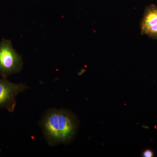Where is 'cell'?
I'll list each match as a JSON object with an SVG mask.
<instances>
[{
  "mask_svg": "<svg viewBox=\"0 0 157 157\" xmlns=\"http://www.w3.org/2000/svg\"><path fill=\"white\" fill-rule=\"evenodd\" d=\"M23 65L22 58L13 48L11 41L3 39L0 42V76L6 78L18 73Z\"/></svg>",
  "mask_w": 157,
  "mask_h": 157,
  "instance_id": "6da1fadb",
  "label": "cell"
},
{
  "mask_svg": "<svg viewBox=\"0 0 157 157\" xmlns=\"http://www.w3.org/2000/svg\"><path fill=\"white\" fill-rule=\"evenodd\" d=\"M43 135L49 145L61 143L58 119V109L51 108L43 115L40 123Z\"/></svg>",
  "mask_w": 157,
  "mask_h": 157,
  "instance_id": "7a4b0ae2",
  "label": "cell"
},
{
  "mask_svg": "<svg viewBox=\"0 0 157 157\" xmlns=\"http://www.w3.org/2000/svg\"><path fill=\"white\" fill-rule=\"evenodd\" d=\"M28 88L23 83L16 84L6 78H0V109L4 108L9 112H13L16 106V97Z\"/></svg>",
  "mask_w": 157,
  "mask_h": 157,
  "instance_id": "3957f363",
  "label": "cell"
},
{
  "mask_svg": "<svg viewBox=\"0 0 157 157\" xmlns=\"http://www.w3.org/2000/svg\"><path fill=\"white\" fill-rule=\"evenodd\" d=\"M58 119L61 143H70L77 134L78 119L72 111L64 109H58Z\"/></svg>",
  "mask_w": 157,
  "mask_h": 157,
  "instance_id": "277c9868",
  "label": "cell"
},
{
  "mask_svg": "<svg viewBox=\"0 0 157 157\" xmlns=\"http://www.w3.org/2000/svg\"><path fill=\"white\" fill-rule=\"evenodd\" d=\"M141 33L157 39V6L151 5L144 10L140 24Z\"/></svg>",
  "mask_w": 157,
  "mask_h": 157,
  "instance_id": "5b68a950",
  "label": "cell"
},
{
  "mask_svg": "<svg viewBox=\"0 0 157 157\" xmlns=\"http://www.w3.org/2000/svg\"><path fill=\"white\" fill-rule=\"evenodd\" d=\"M154 156L153 151L150 149H146L143 151L142 156L144 157H152Z\"/></svg>",
  "mask_w": 157,
  "mask_h": 157,
  "instance_id": "8992f818",
  "label": "cell"
}]
</instances>
